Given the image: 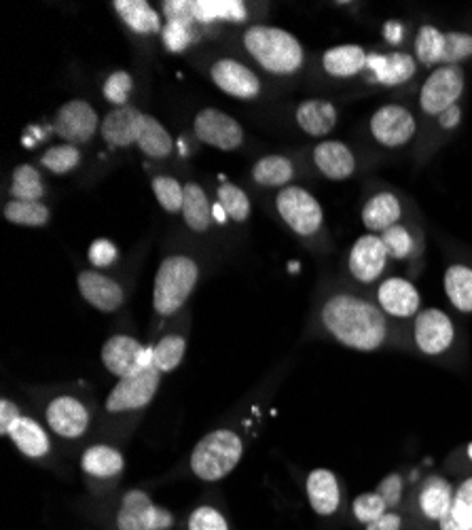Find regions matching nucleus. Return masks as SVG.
I'll use <instances>...</instances> for the list:
<instances>
[{"mask_svg":"<svg viewBox=\"0 0 472 530\" xmlns=\"http://www.w3.org/2000/svg\"><path fill=\"white\" fill-rule=\"evenodd\" d=\"M320 321L331 338L356 352H375L388 340L386 314L369 299L352 293H335L326 299Z\"/></svg>","mask_w":472,"mask_h":530,"instance_id":"nucleus-1","label":"nucleus"},{"mask_svg":"<svg viewBox=\"0 0 472 530\" xmlns=\"http://www.w3.org/2000/svg\"><path fill=\"white\" fill-rule=\"evenodd\" d=\"M244 47L261 68L271 75H295L305 64L301 41L288 30L254 24L244 32Z\"/></svg>","mask_w":472,"mask_h":530,"instance_id":"nucleus-2","label":"nucleus"},{"mask_svg":"<svg viewBox=\"0 0 472 530\" xmlns=\"http://www.w3.org/2000/svg\"><path fill=\"white\" fill-rule=\"evenodd\" d=\"M244 456V441L231 429L210 431L195 444L189 467L197 480L221 482L235 471Z\"/></svg>","mask_w":472,"mask_h":530,"instance_id":"nucleus-3","label":"nucleus"},{"mask_svg":"<svg viewBox=\"0 0 472 530\" xmlns=\"http://www.w3.org/2000/svg\"><path fill=\"white\" fill-rule=\"evenodd\" d=\"M199 280L197 263L187 255H172L161 261L155 274L153 308L159 316H172L189 302Z\"/></svg>","mask_w":472,"mask_h":530,"instance_id":"nucleus-4","label":"nucleus"},{"mask_svg":"<svg viewBox=\"0 0 472 530\" xmlns=\"http://www.w3.org/2000/svg\"><path fill=\"white\" fill-rule=\"evenodd\" d=\"M163 13L168 22L193 26V24H214L246 20V7L242 0H168L163 3Z\"/></svg>","mask_w":472,"mask_h":530,"instance_id":"nucleus-5","label":"nucleus"},{"mask_svg":"<svg viewBox=\"0 0 472 530\" xmlns=\"http://www.w3.org/2000/svg\"><path fill=\"white\" fill-rule=\"evenodd\" d=\"M176 516L170 509L155 505L151 494L142 488L127 490L117 507V530H172Z\"/></svg>","mask_w":472,"mask_h":530,"instance_id":"nucleus-6","label":"nucleus"},{"mask_svg":"<svg viewBox=\"0 0 472 530\" xmlns=\"http://www.w3.org/2000/svg\"><path fill=\"white\" fill-rule=\"evenodd\" d=\"M161 384V371L153 365H144L140 371L132 376L121 378L113 391L108 393L104 408L108 414H125V412H138L153 403Z\"/></svg>","mask_w":472,"mask_h":530,"instance_id":"nucleus-7","label":"nucleus"},{"mask_svg":"<svg viewBox=\"0 0 472 530\" xmlns=\"http://www.w3.org/2000/svg\"><path fill=\"white\" fill-rule=\"evenodd\" d=\"M276 208L282 221L303 238L318 234L324 223V210L320 202L314 198V193L303 187H284L276 198Z\"/></svg>","mask_w":472,"mask_h":530,"instance_id":"nucleus-8","label":"nucleus"},{"mask_svg":"<svg viewBox=\"0 0 472 530\" xmlns=\"http://www.w3.org/2000/svg\"><path fill=\"white\" fill-rule=\"evenodd\" d=\"M466 75L462 66H439L428 75L420 92V109L428 117H439L456 106L464 94Z\"/></svg>","mask_w":472,"mask_h":530,"instance_id":"nucleus-9","label":"nucleus"},{"mask_svg":"<svg viewBox=\"0 0 472 530\" xmlns=\"http://www.w3.org/2000/svg\"><path fill=\"white\" fill-rule=\"evenodd\" d=\"M413 342L426 357H441L456 342V325L447 312L426 308L415 316Z\"/></svg>","mask_w":472,"mask_h":530,"instance_id":"nucleus-10","label":"nucleus"},{"mask_svg":"<svg viewBox=\"0 0 472 530\" xmlns=\"http://www.w3.org/2000/svg\"><path fill=\"white\" fill-rule=\"evenodd\" d=\"M371 136L375 143L386 149H401L417 132V121L413 113L401 104H384L373 113L369 121Z\"/></svg>","mask_w":472,"mask_h":530,"instance_id":"nucleus-11","label":"nucleus"},{"mask_svg":"<svg viewBox=\"0 0 472 530\" xmlns=\"http://www.w3.org/2000/svg\"><path fill=\"white\" fill-rule=\"evenodd\" d=\"M193 130L199 143L219 151H233L244 143V130L240 121L219 109L199 111L193 119Z\"/></svg>","mask_w":472,"mask_h":530,"instance_id":"nucleus-12","label":"nucleus"},{"mask_svg":"<svg viewBox=\"0 0 472 530\" xmlns=\"http://www.w3.org/2000/svg\"><path fill=\"white\" fill-rule=\"evenodd\" d=\"M102 126L96 109L85 100H70L58 109L56 121H53V130L64 140L66 145H83L89 143Z\"/></svg>","mask_w":472,"mask_h":530,"instance_id":"nucleus-13","label":"nucleus"},{"mask_svg":"<svg viewBox=\"0 0 472 530\" xmlns=\"http://www.w3.org/2000/svg\"><path fill=\"white\" fill-rule=\"evenodd\" d=\"M151 361V348L142 346V342L132 338V335L115 333L102 346V363L119 380L136 374Z\"/></svg>","mask_w":472,"mask_h":530,"instance_id":"nucleus-14","label":"nucleus"},{"mask_svg":"<svg viewBox=\"0 0 472 530\" xmlns=\"http://www.w3.org/2000/svg\"><path fill=\"white\" fill-rule=\"evenodd\" d=\"M45 420L49 431L56 433L62 439H79L89 429V410L87 405L72 397V395H58L53 397L45 408Z\"/></svg>","mask_w":472,"mask_h":530,"instance_id":"nucleus-15","label":"nucleus"},{"mask_svg":"<svg viewBox=\"0 0 472 530\" xmlns=\"http://www.w3.org/2000/svg\"><path fill=\"white\" fill-rule=\"evenodd\" d=\"M388 259L390 255L381 236L365 234L352 244L348 255V270L360 285H371V282H375L386 272Z\"/></svg>","mask_w":472,"mask_h":530,"instance_id":"nucleus-16","label":"nucleus"},{"mask_svg":"<svg viewBox=\"0 0 472 530\" xmlns=\"http://www.w3.org/2000/svg\"><path fill=\"white\" fill-rule=\"evenodd\" d=\"M377 306L392 318H415L422 312V293L411 280L403 276H390L379 282Z\"/></svg>","mask_w":472,"mask_h":530,"instance_id":"nucleus-17","label":"nucleus"},{"mask_svg":"<svg viewBox=\"0 0 472 530\" xmlns=\"http://www.w3.org/2000/svg\"><path fill=\"white\" fill-rule=\"evenodd\" d=\"M210 79L223 94L238 100H254L261 94V79L238 60H216L210 68Z\"/></svg>","mask_w":472,"mask_h":530,"instance_id":"nucleus-18","label":"nucleus"},{"mask_svg":"<svg viewBox=\"0 0 472 530\" xmlns=\"http://www.w3.org/2000/svg\"><path fill=\"white\" fill-rule=\"evenodd\" d=\"M77 287L85 302L104 314L117 312L125 302V291L119 282L96 270H83L77 276Z\"/></svg>","mask_w":472,"mask_h":530,"instance_id":"nucleus-19","label":"nucleus"},{"mask_svg":"<svg viewBox=\"0 0 472 530\" xmlns=\"http://www.w3.org/2000/svg\"><path fill=\"white\" fill-rule=\"evenodd\" d=\"M305 492L310 507L314 509V514L322 518L335 516L341 507V486L339 477L331 469H314L310 471L305 480Z\"/></svg>","mask_w":472,"mask_h":530,"instance_id":"nucleus-20","label":"nucleus"},{"mask_svg":"<svg viewBox=\"0 0 472 530\" xmlns=\"http://www.w3.org/2000/svg\"><path fill=\"white\" fill-rule=\"evenodd\" d=\"M144 115L147 113L134 109V106L130 104L121 106V109H113L102 119V126H100L102 138L108 145L117 147V149L136 145L140 130H142Z\"/></svg>","mask_w":472,"mask_h":530,"instance_id":"nucleus-21","label":"nucleus"},{"mask_svg":"<svg viewBox=\"0 0 472 530\" xmlns=\"http://www.w3.org/2000/svg\"><path fill=\"white\" fill-rule=\"evenodd\" d=\"M314 164L329 181H348L356 172V155L341 140H322L314 149Z\"/></svg>","mask_w":472,"mask_h":530,"instance_id":"nucleus-22","label":"nucleus"},{"mask_svg":"<svg viewBox=\"0 0 472 530\" xmlns=\"http://www.w3.org/2000/svg\"><path fill=\"white\" fill-rule=\"evenodd\" d=\"M367 68L371 70L373 81L386 85V87H396V85L409 83L415 77L417 60L415 56H409V53H401V51L386 53V56L373 53V56H369Z\"/></svg>","mask_w":472,"mask_h":530,"instance_id":"nucleus-23","label":"nucleus"},{"mask_svg":"<svg viewBox=\"0 0 472 530\" xmlns=\"http://www.w3.org/2000/svg\"><path fill=\"white\" fill-rule=\"evenodd\" d=\"M360 217H362V225L367 227V234L381 236L401 221L403 204L394 196V193L379 191L365 202V206H362Z\"/></svg>","mask_w":472,"mask_h":530,"instance_id":"nucleus-24","label":"nucleus"},{"mask_svg":"<svg viewBox=\"0 0 472 530\" xmlns=\"http://www.w3.org/2000/svg\"><path fill=\"white\" fill-rule=\"evenodd\" d=\"M7 437L13 441V446L20 450L24 456L32 458V461H41V458L49 456L51 452V439L39 420L32 416H20L7 433Z\"/></svg>","mask_w":472,"mask_h":530,"instance_id":"nucleus-25","label":"nucleus"},{"mask_svg":"<svg viewBox=\"0 0 472 530\" xmlns=\"http://www.w3.org/2000/svg\"><path fill=\"white\" fill-rule=\"evenodd\" d=\"M125 469V456L119 448L108 444H94L81 454V471L98 482H108L121 477Z\"/></svg>","mask_w":472,"mask_h":530,"instance_id":"nucleus-26","label":"nucleus"},{"mask_svg":"<svg viewBox=\"0 0 472 530\" xmlns=\"http://www.w3.org/2000/svg\"><path fill=\"white\" fill-rule=\"evenodd\" d=\"M297 126L314 138H324L326 134H331L339 121V113L335 109V104L322 98H310L303 100L297 111H295Z\"/></svg>","mask_w":472,"mask_h":530,"instance_id":"nucleus-27","label":"nucleus"},{"mask_svg":"<svg viewBox=\"0 0 472 530\" xmlns=\"http://www.w3.org/2000/svg\"><path fill=\"white\" fill-rule=\"evenodd\" d=\"M369 56L360 45H337L324 51L322 68L326 75L335 79H352L358 77L362 70H367Z\"/></svg>","mask_w":472,"mask_h":530,"instance_id":"nucleus-28","label":"nucleus"},{"mask_svg":"<svg viewBox=\"0 0 472 530\" xmlns=\"http://www.w3.org/2000/svg\"><path fill=\"white\" fill-rule=\"evenodd\" d=\"M453 490L451 482H447L441 475H432L424 482L417 505H420L422 516L430 522H441L453 505Z\"/></svg>","mask_w":472,"mask_h":530,"instance_id":"nucleus-29","label":"nucleus"},{"mask_svg":"<svg viewBox=\"0 0 472 530\" xmlns=\"http://www.w3.org/2000/svg\"><path fill=\"white\" fill-rule=\"evenodd\" d=\"M443 289L449 304L462 314H472V268L464 263H453L445 270Z\"/></svg>","mask_w":472,"mask_h":530,"instance_id":"nucleus-30","label":"nucleus"},{"mask_svg":"<svg viewBox=\"0 0 472 530\" xmlns=\"http://www.w3.org/2000/svg\"><path fill=\"white\" fill-rule=\"evenodd\" d=\"M113 7L127 28L138 34H155L161 30L159 13L144 0H117Z\"/></svg>","mask_w":472,"mask_h":530,"instance_id":"nucleus-31","label":"nucleus"},{"mask_svg":"<svg viewBox=\"0 0 472 530\" xmlns=\"http://www.w3.org/2000/svg\"><path fill=\"white\" fill-rule=\"evenodd\" d=\"M252 179L263 187H288L295 179V166L284 155H265L252 168Z\"/></svg>","mask_w":472,"mask_h":530,"instance_id":"nucleus-32","label":"nucleus"},{"mask_svg":"<svg viewBox=\"0 0 472 530\" xmlns=\"http://www.w3.org/2000/svg\"><path fill=\"white\" fill-rule=\"evenodd\" d=\"M185 223L197 234H204L212 225V208L202 185L187 183L185 185V202H183Z\"/></svg>","mask_w":472,"mask_h":530,"instance_id":"nucleus-33","label":"nucleus"},{"mask_svg":"<svg viewBox=\"0 0 472 530\" xmlns=\"http://www.w3.org/2000/svg\"><path fill=\"white\" fill-rule=\"evenodd\" d=\"M136 145H138V149L144 155L155 157V159L168 157L174 151V140H172L170 132L153 115H144L142 130H140V136H138V143Z\"/></svg>","mask_w":472,"mask_h":530,"instance_id":"nucleus-34","label":"nucleus"},{"mask_svg":"<svg viewBox=\"0 0 472 530\" xmlns=\"http://www.w3.org/2000/svg\"><path fill=\"white\" fill-rule=\"evenodd\" d=\"M445 34L443 30H439L437 26L432 24H424L417 32L415 37V60L420 62L422 66H443V56H445Z\"/></svg>","mask_w":472,"mask_h":530,"instance_id":"nucleus-35","label":"nucleus"},{"mask_svg":"<svg viewBox=\"0 0 472 530\" xmlns=\"http://www.w3.org/2000/svg\"><path fill=\"white\" fill-rule=\"evenodd\" d=\"M45 196L43 176L30 164H22L13 170L11 176V200L41 202Z\"/></svg>","mask_w":472,"mask_h":530,"instance_id":"nucleus-36","label":"nucleus"},{"mask_svg":"<svg viewBox=\"0 0 472 530\" xmlns=\"http://www.w3.org/2000/svg\"><path fill=\"white\" fill-rule=\"evenodd\" d=\"M187 355V340L178 333H168L151 346V359L153 365L161 371V374H170L180 363H183Z\"/></svg>","mask_w":472,"mask_h":530,"instance_id":"nucleus-37","label":"nucleus"},{"mask_svg":"<svg viewBox=\"0 0 472 530\" xmlns=\"http://www.w3.org/2000/svg\"><path fill=\"white\" fill-rule=\"evenodd\" d=\"M3 215L9 223L22 227H43L51 219L49 208L43 202H22V200L7 202Z\"/></svg>","mask_w":472,"mask_h":530,"instance_id":"nucleus-38","label":"nucleus"},{"mask_svg":"<svg viewBox=\"0 0 472 530\" xmlns=\"http://www.w3.org/2000/svg\"><path fill=\"white\" fill-rule=\"evenodd\" d=\"M216 198H219V206L231 221L244 223L250 217V200L242 187L233 183H223L219 189H216Z\"/></svg>","mask_w":472,"mask_h":530,"instance_id":"nucleus-39","label":"nucleus"},{"mask_svg":"<svg viewBox=\"0 0 472 530\" xmlns=\"http://www.w3.org/2000/svg\"><path fill=\"white\" fill-rule=\"evenodd\" d=\"M153 193L159 202V206L176 215V212H183V202H185V187L180 185L174 176L159 174L153 179Z\"/></svg>","mask_w":472,"mask_h":530,"instance_id":"nucleus-40","label":"nucleus"},{"mask_svg":"<svg viewBox=\"0 0 472 530\" xmlns=\"http://www.w3.org/2000/svg\"><path fill=\"white\" fill-rule=\"evenodd\" d=\"M81 149L75 145H58L43 153L41 164L53 174H68L81 164Z\"/></svg>","mask_w":472,"mask_h":530,"instance_id":"nucleus-41","label":"nucleus"},{"mask_svg":"<svg viewBox=\"0 0 472 530\" xmlns=\"http://www.w3.org/2000/svg\"><path fill=\"white\" fill-rule=\"evenodd\" d=\"M390 507L386 503V499L381 497V494L375 492H362L354 499L352 503V516L358 524L367 526L371 522H375L377 518H381L384 514H388Z\"/></svg>","mask_w":472,"mask_h":530,"instance_id":"nucleus-42","label":"nucleus"},{"mask_svg":"<svg viewBox=\"0 0 472 530\" xmlns=\"http://www.w3.org/2000/svg\"><path fill=\"white\" fill-rule=\"evenodd\" d=\"M381 240H384V244H386L390 259H398V261L409 259L417 249L413 232L407 225H401V223L390 227L388 232L381 234Z\"/></svg>","mask_w":472,"mask_h":530,"instance_id":"nucleus-43","label":"nucleus"},{"mask_svg":"<svg viewBox=\"0 0 472 530\" xmlns=\"http://www.w3.org/2000/svg\"><path fill=\"white\" fill-rule=\"evenodd\" d=\"M132 92H134V79L130 73H125V70H115V73L106 77L102 85V96L106 98V102L117 106V109L127 106V100H130Z\"/></svg>","mask_w":472,"mask_h":530,"instance_id":"nucleus-44","label":"nucleus"},{"mask_svg":"<svg viewBox=\"0 0 472 530\" xmlns=\"http://www.w3.org/2000/svg\"><path fill=\"white\" fill-rule=\"evenodd\" d=\"M187 530H231V526L221 509L212 505H199L187 518Z\"/></svg>","mask_w":472,"mask_h":530,"instance_id":"nucleus-45","label":"nucleus"},{"mask_svg":"<svg viewBox=\"0 0 472 530\" xmlns=\"http://www.w3.org/2000/svg\"><path fill=\"white\" fill-rule=\"evenodd\" d=\"M472 58V34L447 32L445 34V56L443 66H460V62Z\"/></svg>","mask_w":472,"mask_h":530,"instance_id":"nucleus-46","label":"nucleus"},{"mask_svg":"<svg viewBox=\"0 0 472 530\" xmlns=\"http://www.w3.org/2000/svg\"><path fill=\"white\" fill-rule=\"evenodd\" d=\"M87 257L89 261H92V265H96V268H108V265H113L117 261L119 251L111 240L100 238V240H94L92 246H89Z\"/></svg>","mask_w":472,"mask_h":530,"instance_id":"nucleus-47","label":"nucleus"},{"mask_svg":"<svg viewBox=\"0 0 472 530\" xmlns=\"http://www.w3.org/2000/svg\"><path fill=\"white\" fill-rule=\"evenodd\" d=\"M439 530H472V511L453 501L449 514L439 522Z\"/></svg>","mask_w":472,"mask_h":530,"instance_id":"nucleus-48","label":"nucleus"},{"mask_svg":"<svg viewBox=\"0 0 472 530\" xmlns=\"http://www.w3.org/2000/svg\"><path fill=\"white\" fill-rule=\"evenodd\" d=\"M377 492L381 494V497L386 499L388 507H396L398 503H401L403 499V475H398V473H390L386 475L384 480L379 482V488Z\"/></svg>","mask_w":472,"mask_h":530,"instance_id":"nucleus-49","label":"nucleus"},{"mask_svg":"<svg viewBox=\"0 0 472 530\" xmlns=\"http://www.w3.org/2000/svg\"><path fill=\"white\" fill-rule=\"evenodd\" d=\"M189 26H183V24H174V22H168V28L166 32H163V39H166V45L172 49V51H180L183 47H187L189 43Z\"/></svg>","mask_w":472,"mask_h":530,"instance_id":"nucleus-50","label":"nucleus"},{"mask_svg":"<svg viewBox=\"0 0 472 530\" xmlns=\"http://www.w3.org/2000/svg\"><path fill=\"white\" fill-rule=\"evenodd\" d=\"M20 408H17V405L9 399H3L0 401V433H3L7 437L9 429H11V424L20 418Z\"/></svg>","mask_w":472,"mask_h":530,"instance_id":"nucleus-51","label":"nucleus"},{"mask_svg":"<svg viewBox=\"0 0 472 530\" xmlns=\"http://www.w3.org/2000/svg\"><path fill=\"white\" fill-rule=\"evenodd\" d=\"M365 530H403V516L396 514V511H388V514L367 524Z\"/></svg>","mask_w":472,"mask_h":530,"instance_id":"nucleus-52","label":"nucleus"},{"mask_svg":"<svg viewBox=\"0 0 472 530\" xmlns=\"http://www.w3.org/2000/svg\"><path fill=\"white\" fill-rule=\"evenodd\" d=\"M460 121H462V109L458 104L451 106V109H447L443 115H439V123L443 130H456L460 126Z\"/></svg>","mask_w":472,"mask_h":530,"instance_id":"nucleus-53","label":"nucleus"},{"mask_svg":"<svg viewBox=\"0 0 472 530\" xmlns=\"http://www.w3.org/2000/svg\"><path fill=\"white\" fill-rule=\"evenodd\" d=\"M453 501L472 511V477H466L464 482H460L456 494H453Z\"/></svg>","mask_w":472,"mask_h":530,"instance_id":"nucleus-54","label":"nucleus"},{"mask_svg":"<svg viewBox=\"0 0 472 530\" xmlns=\"http://www.w3.org/2000/svg\"><path fill=\"white\" fill-rule=\"evenodd\" d=\"M384 37L390 41V43H401L403 37H405V28L401 22H388L384 26Z\"/></svg>","mask_w":472,"mask_h":530,"instance_id":"nucleus-55","label":"nucleus"},{"mask_svg":"<svg viewBox=\"0 0 472 530\" xmlns=\"http://www.w3.org/2000/svg\"><path fill=\"white\" fill-rule=\"evenodd\" d=\"M466 454H468V458H470V463H472V441H470V444L466 446Z\"/></svg>","mask_w":472,"mask_h":530,"instance_id":"nucleus-56","label":"nucleus"}]
</instances>
